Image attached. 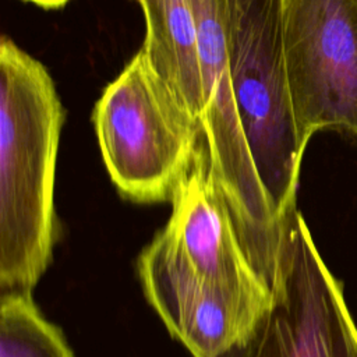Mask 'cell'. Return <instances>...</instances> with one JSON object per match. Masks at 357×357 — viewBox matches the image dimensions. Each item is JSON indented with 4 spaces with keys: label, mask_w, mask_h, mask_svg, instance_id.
Wrapping results in <instances>:
<instances>
[{
    "label": "cell",
    "mask_w": 357,
    "mask_h": 357,
    "mask_svg": "<svg viewBox=\"0 0 357 357\" xmlns=\"http://www.w3.org/2000/svg\"><path fill=\"white\" fill-rule=\"evenodd\" d=\"M66 110L47 68L0 40V289L28 290L57 240L54 178Z\"/></svg>",
    "instance_id": "1"
},
{
    "label": "cell",
    "mask_w": 357,
    "mask_h": 357,
    "mask_svg": "<svg viewBox=\"0 0 357 357\" xmlns=\"http://www.w3.org/2000/svg\"><path fill=\"white\" fill-rule=\"evenodd\" d=\"M234 105L275 219L296 208L303 141L287 86L284 0H220Z\"/></svg>",
    "instance_id": "2"
},
{
    "label": "cell",
    "mask_w": 357,
    "mask_h": 357,
    "mask_svg": "<svg viewBox=\"0 0 357 357\" xmlns=\"http://www.w3.org/2000/svg\"><path fill=\"white\" fill-rule=\"evenodd\" d=\"M100 153L119 192L134 202L170 201L199 145V120L139 49L92 112Z\"/></svg>",
    "instance_id": "3"
},
{
    "label": "cell",
    "mask_w": 357,
    "mask_h": 357,
    "mask_svg": "<svg viewBox=\"0 0 357 357\" xmlns=\"http://www.w3.org/2000/svg\"><path fill=\"white\" fill-rule=\"evenodd\" d=\"M272 296L248 340L227 357H357V328L343 287L297 206L284 223Z\"/></svg>",
    "instance_id": "4"
},
{
    "label": "cell",
    "mask_w": 357,
    "mask_h": 357,
    "mask_svg": "<svg viewBox=\"0 0 357 357\" xmlns=\"http://www.w3.org/2000/svg\"><path fill=\"white\" fill-rule=\"evenodd\" d=\"M287 86L300 135L357 142V0H284Z\"/></svg>",
    "instance_id": "5"
},
{
    "label": "cell",
    "mask_w": 357,
    "mask_h": 357,
    "mask_svg": "<svg viewBox=\"0 0 357 357\" xmlns=\"http://www.w3.org/2000/svg\"><path fill=\"white\" fill-rule=\"evenodd\" d=\"M137 273L151 307L194 357H227L271 305L194 271L160 231L139 252Z\"/></svg>",
    "instance_id": "6"
},
{
    "label": "cell",
    "mask_w": 357,
    "mask_h": 357,
    "mask_svg": "<svg viewBox=\"0 0 357 357\" xmlns=\"http://www.w3.org/2000/svg\"><path fill=\"white\" fill-rule=\"evenodd\" d=\"M170 204V219L160 233L194 271L255 300L272 303V287L241 240L211 169L205 141L178 178Z\"/></svg>",
    "instance_id": "7"
},
{
    "label": "cell",
    "mask_w": 357,
    "mask_h": 357,
    "mask_svg": "<svg viewBox=\"0 0 357 357\" xmlns=\"http://www.w3.org/2000/svg\"><path fill=\"white\" fill-rule=\"evenodd\" d=\"M137 3L145 20V39L141 49L201 123L204 86L190 0H137Z\"/></svg>",
    "instance_id": "8"
},
{
    "label": "cell",
    "mask_w": 357,
    "mask_h": 357,
    "mask_svg": "<svg viewBox=\"0 0 357 357\" xmlns=\"http://www.w3.org/2000/svg\"><path fill=\"white\" fill-rule=\"evenodd\" d=\"M31 293L0 294V357H74L60 328L42 315Z\"/></svg>",
    "instance_id": "9"
},
{
    "label": "cell",
    "mask_w": 357,
    "mask_h": 357,
    "mask_svg": "<svg viewBox=\"0 0 357 357\" xmlns=\"http://www.w3.org/2000/svg\"><path fill=\"white\" fill-rule=\"evenodd\" d=\"M22 1L32 3V4L46 8V10H57V8L64 7L70 0H22Z\"/></svg>",
    "instance_id": "10"
}]
</instances>
